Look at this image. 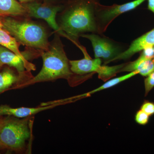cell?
I'll list each match as a JSON object with an SVG mask.
<instances>
[{
	"label": "cell",
	"instance_id": "18",
	"mask_svg": "<svg viewBox=\"0 0 154 154\" xmlns=\"http://www.w3.org/2000/svg\"><path fill=\"white\" fill-rule=\"evenodd\" d=\"M149 117V116L140 109L136 113L135 120L139 125H145L148 123Z\"/></svg>",
	"mask_w": 154,
	"mask_h": 154
},
{
	"label": "cell",
	"instance_id": "17",
	"mask_svg": "<svg viewBox=\"0 0 154 154\" xmlns=\"http://www.w3.org/2000/svg\"><path fill=\"white\" fill-rule=\"evenodd\" d=\"M126 63L111 66L106 65L102 66L101 69L97 73L98 77L100 79L106 82L112 77L115 76L118 73L120 72L121 69L125 65Z\"/></svg>",
	"mask_w": 154,
	"mask_h": 154
},
{
	"label": "cell",
	"instance_id": "9",
	"mask_svg": "<svg viewBox=\"0 0 154 154\" xmlns=\"http://www.w3.org/2000/svg\"><path fill=\"white\" fill-rule=\"evenodd\" d=\"M82 51L85 57L79 60H69L71 70L75 74L85 75L98 73L102 67V60L99 58H91L85 47H79Z\"/></svg>",
	"mask_w": 154,
	"mask_h": 154
},
{
	"label": "cell",
	"instance_id": "7",
	"mask_svg": "<svg viewBox=\"0 0 154 154\" xmlns=\"http://www.w3.org/2000/svg\"><path fill=\"white\" fill-rule=\"evenodd\" d=\"M80 36L88 38L91 41L94 48L95 58L104 59L105 65L110 63L112 60L122 52L120 46L100 34L83 33Z\"/></svg>",
	"mask_w": 154,
	"mask_h": 154
},
{
	"label": "cell",
	"instance_id": "22",
	"mask_svg": "<svg viewBox=\"0 0 154 154\" xmlns=\"http://www.w3.org/2000/svg\"><path fill=\"white\" fill-rule=\"evenodd\" d=\"M19 2H20L21 3H26L30 2H32L33 0H19Z\"/></svg>",
	"mask_w": 154,
	"mask_h": 154
},
{
	"label": "cell",
	"instance_id": "21",
	"mask_svg": "<svg viewBox=\"0 0 154 154\" xmlns=\"http://www.w3.org/2000/svg\"><path fill=\"white\" fill-rule=\"evenodd\" d=\"M148 9L154 14V0H148Z\"/></svg>",
	"mask_w": 154,
	"mask_h": 154
},
{
	"label": "cell",
	"instance_id": "1",
	"mask_svg": "<svg viewBox=\"0 0 154 154\" xmlns=\"http://www.w3.org/2000/svg\"><path fill=\"white\" fill-rule=\"evenodd\" d=\"M50 44L47 51H42L41 56L43 65L40 71L35 76L28 80L17 88H25L30 85L39 82L65 79L69 85L74 87L89 79L93 74L80 75L75 74L71 70L69 60L64 50V46L57 34Z\"/></svg>",
	"mask_w": 154,
	"mask_h": 154
},
{
	"label": "cell",
	"instance_id": "3",
	"mask_svg": "<svg viewBox=\"0 0 154 154\" xmlns=\"http://www.w3.org/2000/svg\"><path fill=\"white\" fill-rule=\"evenodd\" d=\"M3 28L18 42L29 48L47 51L50 43L47 30L39 23L13 17H2Z\"/></svg>",
	"mask_w": 154,
	"mask_h": 154
},
{
	"label": "cell",
	"instance_id": "11",
	"mask_svg": "<svg viewBox=\"0 0 154 154\" xmlns=\"http://www.w3.org/2000/svg\"><path fill=\"white\" fill-rule=\"evenodd\" d=\"M152 46H154V28L134 40L128 49L114 58L111 62L115 60L128 59L135 54Z\"/></svg>",
	"mask_w": 154,
	"mask_h": 154
},
{
	"label": "cell",
	"instance_id": "10",
	"mask_svg": "<svg viewBox=\"0 0 154 154\" xmlns=\"http://www.w3.org/2000/svg\"><path fill=\"white\" fill-rule=\"evenodd\" d=\"M20 45L16 38L5 29L3 28L0 29V45L10 50L26 62H29V60L41 56L42 51L38 49H31L25 52H21L19 49Z\"/></svg>",
	"mask_w": 154,
	"mask_h": 154
},
{
	"label": "cell",
	"instance_id": "19",
	"mask_svg": "<svg viewBox=\"0 0 154 154\" xmlns=\"http://www.w3.org/2000/svg\"><path fill=\"white\" fill-rule=\"evenodd\" d=\"M145 96H146L154 88V71L151 73L144 80Z\"/></svg>",
	"mask_w": 154,
	"mask_h": 154
},
{
	"label": "cell",
	"instance_id": "23",
	"mask_svg": "<svg viewBox=\"0 0 154 154\" xmlns=\"http://www.w3.org/2000/svg\"><path fill=\"white\" fill-rule=\"evenodd\" d=\"M3 28L2 22V17H0V29Z\"/></svg>",
	"mask_w": 154,
	"mask_h": 154
},
{
	"label": "cell",
	"instance_id": "12",
	"mask_svg": "<svg viewBox=\"0 0 154 154\" xmlns=\"http://www.w3.org/2000/svg\"><path fill=\"white\" fill-rule=\"evenodd\" d=\"M68 103H69V102H57L51 105L40 106L37 107H20L18 108H13L8 105H2L0 106V116H12L19 118H25L31 116L41 111Z\"/></svg>",
	"mask_w": 154,
	"mask_h": 154
},
{
	"label": "cell",
	"instance_id": "6",
	"mask_svg": "<svg viewBox=\"0 0 154 154\" xmlns=\"http://www.w3.org/2000/svg\"><path fill=\"white\" fill-rule=\"evenodd\" d=\"M22 4L26 9L27 17L43 19L57 34L67 38L56 19L57 14L61 10V7L32 2Z\"/></svg>",
	"mask_w": 154,
	"mask_h": 154
},
{
	"label": "cell",
	"instance_id": "8",
	"mask_svg": "<svg viewBox=\"0 0 154 154\" xmlns=\"http://www.w3.org/2000/svg\"><path fill=\"white\" fill-rule=\"evenodd\" d=\"M5 65L14 68L25 82L33 78L31 71L36 70L34 64L25 61L10 50L0 45V68Z\"/></svg>",
	"mask_w": 154,
	"mask_h": 154
},
{
	"label": "cell",
	"instance_id": "5",
	"mask_svg": "<svg viewBox=\"0 0 154 154\" xmlns=\"http://www.w3.org/2000/svg\"><path fill=\"white\" fill-rule=\"evenodd\" d=\"M146 0H134L123 5L105 6L97 3L95 17L98 34L102 35L110 23L121 14L136 8Z\"/></svg>",
	"mask_w": 154,
	"mask_h": 154
},
{
	"label": "cell",
	"instance_id": "14",
	"mask_svg": "<svg viewBox=\"0 0 154 154\" xmlns=\"http://www.w3.org/2000/svg\"><path fill=\"white\" fill-rule=\"evenodd\" d=\"M138 74V72L137 71L130 72L129 73L127 74L124 75L122 76L117 77V78H114V79H112L107 81V82H106V83L102 85L99 88H96V89H94V90L88 92V93L79 95V96H73V97L68 98V99L57 100V101L58 102H64L70 101L73 102L74 101L79 100V99H82V98L89 97L94 93H97V92L102 91V90H105V89L113 87V86L118 85L119 83L122 82L124 81H126V80L134 76L135 75Z\"/></svg>",
	"mask_w": 154,
	"mask_h": 154
},
{
	"label": "cell",
	"instance_id": "20",
	"mask_svg": "<svg viewBox=\"0 0 154 154\" xmlns=\"http://www.w3.org/2000/svg\"><path fill=\"white\" fill-rule=\"evenodd\" d=\"M140 110L145 112L150 116L154 115V103L145 100L140 107Z\"/></svg>",
	"mask_w": 154,
	"mask_h": 154
},
{
	"label": "cell",
	"instance_id": "16",
	"mask_svg": "<svg viewBox=\"0 0 154 154\" xmlns=\"http://www.w3.org/2000/svg\"><path fill=\"white\" fill-rule=\"evenodd\" d=\"M25 82L19 74H16L9 68H5L0 72V93L6 91L15 84L17 85V88Z\"/></svg>",
	"mask_w": 154,
	"mask_h": 154
},
{
	"label": "cell",
	"instance_id": "15",
	"mask_svg": "<svg viewBox=\"0 0 154 154\" xmlns=\"http://www.w3.org/2000/svg\"><path fill=\"white\" fill-rule=\"evenodd\" d=\"M27 17L26 9L16 0H0V17Z\"/></svg>",
	"mask_w": 154,
	"mask_h": 154
},
{
	"label": "cell",
	"instance_id": "24",
	"mask_svg": "<svg viewBox=\"0 0 154 154\" xmlns=\"http://www.w3.org/2000/svg\"><path fill=\"white\" fill-rule=\"evenodd\" d=\"M1 117V116H0V118Z\"/></svg>",
	"mask_w": 154,
	"mask_h": 154
},
{
	"label": "cell",
	"instance_id": "4",
	"mask_svg": "<svg viewBox=\"0 0 154 154\" xmlns=\"http://www.w3.org/2000/svg\"><path fill=\"white\" fill-rule=\"evenodd\" d=\"M31 116L19 118L12 116L0 118V149L24 152L31 137Z\"/></svg>",
	"mask_w": 154,
	"mask_h": 154
},
{
	"label": "cell",
	"instance_id": "13",
	"mask_svg": "<svg viewBox=\"0 0 154 154\" xmlns=\"http://www.w3.org/2000/svg\"><path fill=\"white\" fill-rule=\"evenodd\" d=\"M137 71L139 74L146 77L154 71V58L147 59L140 56L136 60L127 63L120 70L121 72Z\"/></svg>",
	"mask_w": 154,
	"mask_h": 154
},
{
	"label": "cell",
	"instance_id": "2",
	"mask_svg": "<svg viewBox=\"0 0 154 154\" xmlns=\"http://www.w3.org/2000/svg\"><path fill=\"white\" fill-rule=\"evenodd\" d=\"M97 2L93 1H81L65 10L61 16L60 27L67 38L78 47L81 45L78 38L88 32L98 33L95 11Z\"/></svg>",
	"mask_w": 154,
	"mask_h": 154
}]
</instances>
